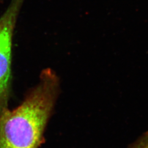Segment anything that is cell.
<instances>
[{
    "label": "cell",
    "mask_w": 148,
    "mask_h": 148,
    "mask_svg": "<svg viewBox=\"0 0 148 148\" xmlns=\"http://www.w3.org/2000/svg\"><path fill=\"white\" fill-rule=\"evenodd\" d=\"M23 0H13L0 17V114L7 109L11 76L12 37Z\"/></svg>",
    "instance_id": "cell-2"
},
{
    "label": "cell",
    "mask_w": 148,
    "mask_h": 148,
    "mask_svg": "<svg viewBox=\"0 0 148 148\" xmlns=\"http://www.w3.org/2000/svg\"><path fill=\"white\" fill-rule=\"evenodd\" d=\"M59 90V80L50 69L15 109L0 114V148H38Z\"/></svg>",
    "instance_id": "cell-1"
},
{
    "label": "cell",
    "mask_w": 148,
    "mask_h": 148,
    "mask_svg": "<svg viewBox=\"0 0 148 148\" xmlns=\"http://www.w3.org/2000/svg\"><path fill=\"white\" fill-rule=\"evenodd\" d=\"M129 148H148V131L144 133Z\"/></svg>",
    "instance_id": "cell-3"
}]
</instances>
